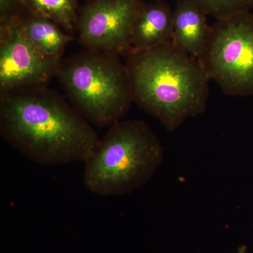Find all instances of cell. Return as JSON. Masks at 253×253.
<instances>
[{"label":"cell","mask_w":253,"mask_h":253,"mask_svg":"<svg viewBox=\"0 0 253 253\" xmlns=\"http://www.w3.org/2000/svg\"><path fill=\"white\" fill-rule=\"evenodd\" d=\"M0 133L14 149L42 165L85 163L100 142L85 118L44 86L1 92Z\"/></svg>","instance_id":"obj_1"},{"label":"cell","mask_w":253,"mask_h":253,"mask_svg":"<svg viewBox=\"0 0 253 253\" xmlns=\"http://www.w3.org/2000/svg\"><path fill=\"white\" fill-rule=\"evenodd\" d=\"M133 102L174 131L207 107L209 82L199 59L172 42L132 50L126 62Z\"/></svg>","instance_id":"obj_2"},{"label":"cell","mask_w":253,"mask_h":253,"mask_svg":"<svg viewBox=\"0 0 253 253\" xmlns=\"http://www.w3.org/2000/svg\"><path fill=\"white\" fill-rule=\"evenodd\" d=\"M163 161L162 145L147 123L121 120L84 163L83 181L98 196H123L146 185Z\"/></svg>","instance_id":"obj_3"},{"label":"cell","mask_w":253,"mask_h":253,"mask_svg":"<svg viewBox=\"0 0 253 253\" xmlns=\"http://www.w3.org/2000/svg\"><path fill=\"white\" fill-rule=\"evenodd\" d=\"M56 76L73 107L95 126L121 121L133 102L126 63L116 55L87 49L60 63Z\"/></svg>","instance_id":"obj_4"},{"label":"cell","mask_w":253,"mask_h":253,"mask_svg":"<svg viewBox=\"0 0 253 253\" xmlns=\"http://www.w3.org/2000/svg\"><path fill=\"white\" fill-rule=\"evenodd\" d=\"M210 79L228 96L253 95V14L216 20L199 58Z\"/></svg>","instance_id":"obj_5"},{"label":"cell","mask_w":253,"mask_h":253,"mask_svg":"<svg viewBox=\"0 0 253 253\" xmlns=\"http://www.w3.org/2000/svg\"><path fill=\"white\" fill-rule=\"evenodd\" d=\"M141 0H93L78 17L80 42L86 49L127 56Z\"/></svg>","instance_id":"obj_6"},{"label":"cell","mask_w":253,"mask_h":253,"mask_svg":"<svg viewBox=\"0 0 253 253\" xmlns=\"http://www.w3.org/2000/svg\"><path fill=\"white\" fill-rule=\"evenodd\" d=\"M59 59L42 53L23 33L20 19L1 26V92L44 86L59 69Z\"/></svg>","instance_id":"obj_7"},{"label":"cell","mask_w":253,"mask_h":253,"mask_svg":"<svg viewBox=\"0 0 253 253\" xmlns=\"http://www.w3.org/2000/svg\"><path fill=\"white\" fill-rule=\"evenodd\" d=\"M173 10L164 1L143 2L132 32V50L150 49L172 42Z\"/></svg>","instance_id":"obj_8"},{"label":"cell","mask_w":253,"mask_h":253,"mask_svg":"<svg viewBox=\"0 0 253 253\" xmlns=\"http://www.w3.org/2000/svg\"><path fill=\"white\" fill-rule=\"evenodd\" d=\"M211 26L207 14L191 0H177L173 10L172 44L199 59Z\"/></svg>","instance_id":"obj_9"},{"label":"cell","mask_w":253,"mask_h":253,"mask_svg":"<svg viewBox=\"0 0 253 253\" xmlns=\"http://www.w3.org/2000/svg\"><path fill=\"white\" fill-rule=\"evenodd\" d=\"M20 24L32 44L50 57L60 59L66 45L74 38L59 25L41 15L20 20Z\"/></svg>","instance_id":"obj_10"},{"label":"cell","mask_w":253,"mask_h":253,"mask_svg":"<svg viewBox=\"0 0 253 253\" xmlns=\"http://www.w3.org/2000/svg\"><path fill=\"white\" fill-rule=\"evenodd\" d=\"M37 14L49 18L68 32L72 31L78 17L75 0H28Z\"/></svg>","instance_id":"obj_11"},{"label":"cell","mask_w":253,"mask_h":253,"mask_svg":"<svg viewBox=\"0 0 253 253\" xmlns=\"http://www.w3.org/2000/svg\"><path fill=\"white\" fill-rule=\"evenodd\" d=\"M207 16L216 20L228 17L239 13L247 12L253 9V0H191Z\"/></svg>","instance_id":"obj_12"},{"label":"cell","mask_w":253,"mask_h":253,"mask_svg":"<svg viewBox=\"0 0 253 253\" xmlns=\"http://www.w3.org/2000/svg\"><path fill=\"white\" fill-rule=\"evenodd\" d=\"M19 0H0V15L1 26L16 19L14 11Z\"/></svg>","instance_id":"obj_13"},{"label":"cell","mask_w":253,"mask_h":253,"mask_svg":"<svg viewBox=\"0 0 253 253\" xmlns=\"http://www.w3.org/2000/svg\"><path fill=\"white\" fill-rule=\"evenodd\" d=\"M236 253H248V248L244 245H242V246H239Z\"/></svg>","instance_id":"obj_14"},{"label":"cell","mask_w":253,"mask_h":253,"mask_svg":"<svg viewBox=\"0 0 253 253\" xmlns=\"http://www.w3.org/2000/svg\"><path fill=\"white\" fill-rule=\"evenodd\" d=\"M153 1H164V0H153Z\"/></svg>","instance_id":"obj_15"}]
</instances>
